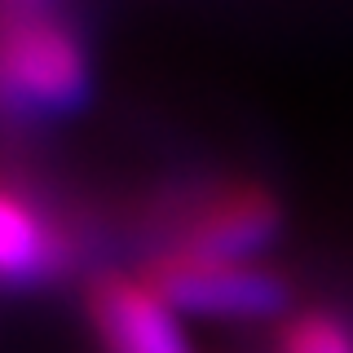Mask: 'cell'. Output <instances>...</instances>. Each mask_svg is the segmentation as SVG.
Returning <instances> with one entry per match:
<instances>
[{
	"instance_id": "7a4b0ae2",
	"label": "cell",
	"mask_w": 353,
	"mask_h": 353,
	"mask_svg": "<svg viewBox=\"0 0 353 353\" xmlns=\"http://www.w3.org/2000/svg\"><path fill=\"white\" fill-rule=\"evenodd\" d=\"M154 292L181 318H216V323H265L292 305V287L261 261H221L194 252H159L146 274Z\"/></svg>"
},
{
	"instance_id": "5b68a950",
	"label": "cell",
	"mask_w": 353,
	"mask_h": 353,
	"mask_svg": "<svg viewBox=\"0 0 353 353\" xmlns=\"http://www.w3.org/2000/svg\"><path fill=\"white\" fill-rule=\"evenodd\" d=\"M71 265V239L27 194L0 185V287H40Z\"/></svg>"
},
{
	"instance_id": "3957f363",
	"label": "cell",
	"mask_w": 353,
	"mask_h": 353,
	"mask_svg": "<svg viewBox=\"0 0 353 353\" xmlns=\"http://www.w3.org/2000/svg\"><path fill=\"white\" fill-rule=\"evenodd\" d=\"M283 234V208L261 185H230L199 203L176 225L172 248L221 261H261V252Z\"/></svg>"
},
{
	"instance_id": "6da1fadb",
	"label": "cell",
	"mask_w": 353,
	"mask_h": 353,
	"mask_svg": "<svg viewBox=\"0 0 353 353\" xmlns=\"http://www.w3.org/2000/svg\"><path fill=\"white\" fill-rule=\"evenodd\" d=\"M93 93V62L66 22L49 14L0 18V110L71 115Z\"/></svg>"
},
{
	"instance_id": "277c9868",
	"label": "cell",
	"mask_w": 353,
	"mask_h": 353,
	"mask_svg": "<svg viewBox=\"0 0 353 353\" xmlns=\"http://www.w3.org/2000/svg\"><path fill=\"white\" fill-rule=\"evenodd\" d=\"M88 318L106 353H194L181 314L146 279H97L88 292Z\"/></svg>"
},
{
	"instance_id": "8992f818",
	"label": "cell",
	"mask_w": 353,
	"mask_h": 353,
	"mask_svg": "<svg viewBox=\"0 0 353 353\" xmlns=\"http://www.w3.org/2000/svg\"><path fill=\"white\" fill-rule=\"evenodd\" d=\"M279 353H353V331L331 314H296L279 331Z\"/></svg>"
},
{
	"instance_id": "52a82bcc",
	"label": "cell",
	"mask_w": 353,
	"mask_h": 353,
	"mask_svg": "<svg viewBox=\"0 0 353 353\" xmlns=\"http://www.w3.org/2000/svg\"><path fill=\"white\" fill-rule=\"evenodd\" d=\"M5 14H44V5H49V0H5Z\"/></svg>"
}]
</instances>
